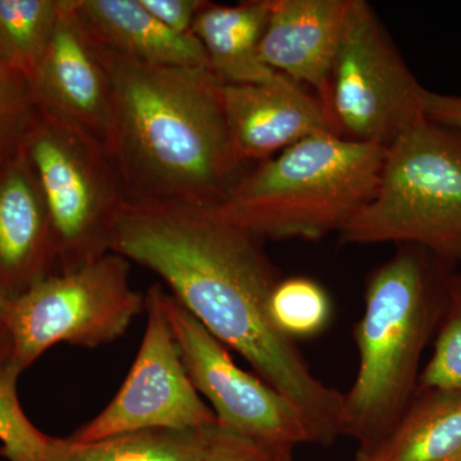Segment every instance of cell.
<instances>
[{
  "label": "cell",
  "instance_id": "cell-1",
  "mask_svg": "<svg viewBox=\"0 0 461 461\" xmlns=\"http://www.w3.org/2000/svg\"><path fill=\"white\" fill-rule=\"evenodd\" d=\"M112 253L157 273L215 339L299 409L314 444L338 438L342 393L314 375L296 341L273 323L269 297L281 277L260 239L214 206L126 204Z\"/></svg>",
  "mask_w": 461,
  "mask_h": 461
},
{
  "label": "cell",
  "instance_id": "cell-2",
  "mask_svg": "<svg viewBox=\"0 0 461 461\" xmlns=\"http://www.w3.org/2000/svg\"><path fill=\"white\" fill-rule=\"evenodd\" d=\"M98 44L113 95L108 150L127 204L220 205L247 165L230 140L222 83L209 68L144 65Z\"/></svg>",
  "mask_w": 461,
  "mask_h": 461
},
{
  "label": "cell",
  "instance_id": "cell-3",
  "mask_svg": "<svg viewBox=\"0 0 461 461\" xmlns=\"http://www.w3.org/2000/svg\"><path fill=\"white\" fill-rule=\"evenodd\" d=\"M453 268L423 248L397 245L369 276L354 332L357 372L339 414V436L357 447L379 441L414 399L420 357L436 335Z\"/></svg>",
  "mask_w": 461,
  "mask_h": 461
},
{
  "label": "cell",
  "instance_id": "cell-4",
  "mask_svg": "<svg viewBox=\"0 0 461 461\" xmlns=\"http://www.w3.org/2000/svg\"><path fill=\"white\" fill-rule=\"evenodd\" d=\"M384 156L386 148L315 133L245 172L214 209L260 240L317 241L369 204Z\"/></svg>",
  "mask_w": 461,
  "mask_h": 461
},
{
  "label": "cell",
  "instance_id": "cell-5",
  "mask_svg": "<svg viewBox=\"0 0 461 461\" xmlns=\"http://www.w3.org/2000/svg\"><path fill=\"white\" fill-rule=\"evenodd\" d=\"M344 244L415 245L461 263V131L426 120L386 149L378 189Z\"/></svg>",
  "mask_w": 461,
  "mask_h": 461
},
{
  "label": "cell",
  "instance_id": "cell-6",
  "mask_svg": "<svg viewBox=\"0 0 461 461\" xmlns=\"http://www.w3.org/2000/svg\"><path fill=\"white\" fill-rule=\"evenodd\" d=\"M21 149L50 212L58 273L77 271L112 253L115 226L127 203L108 148L35 109Z\"/></svg>",
  "mask_w": 461,
  "mask_h": 461
},
{
  "label": "cell",
  "instance_id": "cell-7",
  "mask_svg": "<svg viewBox=\"0 0 461 461\" xmlns=\"http://www.w3.org/2000/svg\"><path fill=\"white\" fill-rule=\"evenodd\" d=\"M129 273V260L109 253L9 300L3 327L14 344L12 366L23 373L60 342L91 348L123 336L145 312V295L130 286Z\"/></svg>",
  "mask_w": 461,
  "mask_h": 461
},
{
  "label": "cell",
  "instance_id": "cell-8",
  "mask_svg": "<svg viewBox=\"0 0 461 461\" xmlns=\"http://www.w3.org/2000/svg\"><path fill=\"white\" fill-rule=\"evenodd\" d=\"M427 93L371 5L350 0L324 104L339 135L387 149L427 120Z\"/></svg>",
  "mask_w": 461,
  "mask_h": 461
},
{
  "label": "cell",
  "instance_id": "cell-9",
  "mask_svg": "<svg viewBox=\"0 0 461 461\" xmlns=\"http://www.w3.org/2000/svg\"><path fill=\"white\" fill-rule=\"evenodd\" d=\"M159 297L185 369L222 429L268 444H313L305 418L287 397L240 368L229 348L163 286Z\"/></svg>",
  "mask_w": 461,
  "mask_h": 461
},
{
  "label": "cell",
  "instance_id": "cell-10",
  "mask_svg": "<svg viewBox=\"0 0 461 461\" xmlns=\"http://www.w3.org/2000/svg\"><path fill=\"white\" fill-rule=\"evenodd\" d=\"M160 284L145 294L147 330L126 381L107 408L68 437L77 444L138 430L202 429L217 423L182 363L162 304Z\"/></svg>",
  "mask_w": 461,
  "mask_h": 461
},
{
  "label": "cell",
  "instance_id": "cell-11",
  "mask_svg": "<svg viewBox=\"0 0 461 461\" xmlns=\"http://www.w3.org/2000/svg\"><path fill=\"white\" fill-rule=\"evenodd\" d=\"M33 107L108 148L113 95L99 44L74 7L60 2L50 47L29 81Z\"/></svg>",
  "mask_w": 461,
  "mask_h": 461
},
{
  "label": "cell",
  "instance_id": "cell-12",
  "mask_svg": "<svg viewBox=\"0 0 461 461\" xmlns=\"http://www.w3.org/2000/svg\"><path fill=\"white\" fill-rule=\"evenodd\" d=\"M221 100L244 163L262 162L315 133H338L320 98L281 74L266 83L221 84Z\"/></svg>",
  "mask_w": 461,
  "mask_h": 461
},
{
  "label": "cell",
  "instance_id": "cell-13",
  "mask_svg": "<svg viewBox=\"0 0 461 461\" xmlns=\"http://www.w3.org/2000/svg\"><path fill=\"white\" fill-rule=\"evenodd\" d=\"M56 268L50 212L32 165L20 148L0 166V297L17 299Z\"/></svg>",
  "mask_w": 461,
  "mask_h": 461
},
{
  "label": "cell",
  "instance_id": "cell-14",
  "mask_svg": "<svg viewBox=\"0 0 461 461\" xmlns=\"http://www.w3.org/2000/svg\"><path fill=\"white\" fill-rule=\"evenodd\" d=\"M348 7L350 0H271L260 59L277 74L311 86L326 104Z\"/></svg>",
  "mask_w": 461,
  "mask_h": 461
},
{
  "label": "cell",
  "instance_id": "cell-15",
  "mask_svg": "<svg viewBox=\"0 0 461 461\" xmlns=\"http://www.w3.org/2000/svg\"><path fill=\"white\" fill-rule=\"evenodd\" d=\"M74 7L94 38L118 56L149 66L208 68L195 35L167 29L140 0H74Z\"/></svg>",
  "mask_w": 461,
  "mask_h": 461
},
{
  "label": "cell",
  "instance_id": "cell-16",
  "mask_svg": "<svg viewBox=\"0 0 461 461\" xmlns=\"http://www.w3.org/2000/svg\"><path fill=\"white\" fill-rule=\"evenodd\" d=\"M271 14V0L238 5L206 2L200 9L193 33L205 51L208 68L220 83L259 84L277 72L260 59L259 48Z\"/></svg>",
  "mask_w": 461,
  "mask_h": 461
},
{
  "label": "cell",
  "instance_id": "cell-17",
  "mask_svg": "<svg viewBox=\"0 0 461 461\" xmlns=\"http://www.w3.org/2000/svg\"><path fill=\"white\" fill-rule=\"evenodd\" d=\"M355 461H461V390L417 391L395 426Z\"/></svg>",
  "mask_w": 461,
  "mask_h": 461
},
{
  "label": "cell",
  "instance_id": "cell-18",
  "mask_svg": "<svg viewBox=\"0 0 461 461\" xmlns=\"http://www.w3.org/2000/svg\"><path fill=\"white\" fill-rule=\"evenodd\" d=\"M213 426L138 430L87 444L59 438L56 461H200Z\"/></svg>",
  "mask_w": 461,
  "mask_h": 461
},
{
  "label": "cell",
  "instance_id": "cell-19",
  "mask_svg": "<svg viewBox=\"0 0 461 461\" xmlns=\"http://www.w3.org/2000/svg\"><path fill=\"white\" fill-rule=\"evenodd\" d=\"M62 0H0V63L33 77L50 47Z\"/></svg>",
  "mask_w": 461,
  "mask_h": 461
},
{
  "label": "cell",
  "instance_id": "cell-20",
  "mask_svg": "<svg viewBox=\"0 0 461 461\" xmlns=\"http://www.w3.org/2000/svg\"><path fill=\"white\" fill-rule=\"evenodd\" d=\"M269 314L278 330L296 341L314 338L329 327L332 303L327 291L312 278H281L269 297Z\"/></svg>",
  "mask_w": 461,
  "mask_h": 461
},
{
  "label": "cell",
  "instance_id": "cell-21",
  "mask_svg": "<svg viewBox=\"0 0 461 461\" xmlns=\"http://www.w3.org/2000/svg\"><path fill=\"white\" fill-rule=\"evenodd\" d=\"M21 373L0 371V456L8 461H56L59 438L44 435L29 420L17 396Z\"/></svg>",
  "mask_w": 461,
  "mask_h": 461
},
{
  "label": "cell",
  "instance_id": "cell-22",
  "mask_svg": "<svg viewBox=\"0 0 461 461\" xmlns=\"http://www.w3.org/2000/svg\"><path fill=\"white\" fill-rule=\"evenodd\" d=\"M461 390V272L446 285L435 348L420 372L417 391Z\"/></svg>",
  "mask_w": 461,
  "mask_h": 461
},
{
  "label": "cell",
  "instance_id": "cell-23",
  "mask_svg": "<svg viewBox=\"0 0 461 461\" xmlns=\"http://www.w3.org/2000/svg\"><path fill=\"white\" fill-rule=\"evenodd\" d=\"M33 113L26 78L0 63V162L18 153Z\"/></svg>",
  "mask_w": 461,
  "mask_h": 461
},
{
  "label": "cell",
  "instance_id": "cell-24",
  "mask_svg": "<svg viewBox=\"0 0 461 461\" xmlns=\"http://www.w3.org/2000/svg\"><path fill=\"white\" fill-rule=\"evenodd\" d=\"M291 446L268 444L214 424L200 461H293Z\"/></svg>",
  "mask_w": 461,
  "mask_h": 461
},
{
  "label": "cell",
  "instance_id": "cell-25",
  "mask_svg": "<svg viewBox=\"0 0 461 461\" xmlns=\"http://www.w3.org/2000/svg\"><path fill=\"white\" fill-rule=\"evenodd\" d=\"M149 14L178 35H191L203 0H140Z\"/></svg>",
  "mask_w": 461,
  "mask_h": 461
},
{
  "label": "cell",
  "instance_id": "cell-26",
  "mask_svg": "<svg viewBox=\"0 0 461 461\" xmlns=\"http://www.w3.org/2000/svg\"><path fill=\"white\" fill-rule=\"evenodd\" d=\"M426 117L432 122L461 131V96L427 93Z\"/></svg>",
  "mask_w": 461,
  "mask_h": 461
},
{
  "label": "cell",
  "instance_id": "cell-27",
  "mask_svg": "<svg viewBox=\"0 0 461 461\" xmlns=\"http://www.w3.org/2000/svg\"><path fill=\"white\" fill-rule=\"evenodd\" d=\"M12 354H14V344H12L11 336L5 327H0V371L11 364Z\"/></svg>",
  "mask_w": 461,
  "mask_h": 461
},
{
  "label": "cell",
  "instance_id": "cell-28",
  "mask_svg": "<svg viewBox=\"0 0 461 461\" xmlns=\"http://www.w3.org/2000/svg\"><path fill=\"white\" fill-rule=\"evenodd\" d=\"M9 300L5 297H0V327H3V321H5V313H7Z\"/></svg>",
  "mask_w": 461,
  "mask_h": 461
},
{
  "label": "cell",
  "instance_id": "cell-29",
  "mask_svg": "<svg viewBox=\"0 0 461 461\" xmlns=\"http://www.w3.org/2000/svg\"><path fill=\"white\" fill-rule=\"evenodd\" d=\"M2 163H5V162H0V166H2Z\"/></svg>",
  "mask_w": 461,
  "mask_h": 461
}]
</instances>
